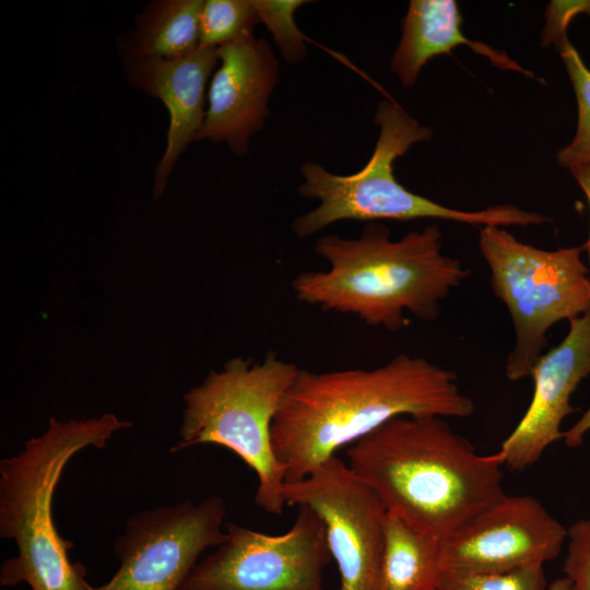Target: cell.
<instances>
[{
	"instance_id": "obj_1",
	"label": "cell",
	"mask_w": 590,
	"mask_h": 590,
	"mask_svg": "<svg viewBox=\"0 0 590 590\" xmlns=\"http://www.w3.org/2000/svg\"><path fill=\"white\" fill-rule=\"evenodd\" d=\"M474 409L456 373L423 357L400 354L369 370L299 369L274 415L272 447L285 483L295 482L397 416L462 418Z\"/></svg>"
},
{
	"instance_id": "obj_2",
	"label": "cell",
	"mask_w": 590,
	"mask_h": 590,
	"mask_svg": "<svg viewBox=\"0 0 590 590\" xmlns=\"http://www.w3.org/2000/svg\"><path fill=\"white\" fill-rule=\"evenodd\" d=\"M346 455L386 510L440 542L507 496L502 452L477 453L444 417L397 416Z\"/></svg>"
},
{
	"instance_id": "obj_3",
	"label": "cell",
	"mask_w": 590,
	"mask_h": 590,
	"mask_svg": "<svg viewBox=\"0 0 590 590\" xmlns=\"http://www.w3.org/2000/svg\"><path fill=\"white\" fill-rule=\"evenodd\" d=\"M437 225L412 231L392 240L387 226L367 223L358 238L321 236L315 251L328 271L297 275L293 290L298 300L358 316L365 323L389 331L409 324L404 312L435 321L440 302L468 278L457 258L441 253Z\"/></svg>"
},
{
	"instance_id": "obj_4",
	"label": "cell",
	"mask_w": 590,
	"mask_h": 590,
	"mask_svg": "<svg viewBox=\"0 0 590 590\" xmlns=\"http://www.w3.org/2000/svg\"><path fill=\"white\" fill-rule=\"evenodd\" d=\"M130 426L107 413L86 421L49 420L48 428L24 449L0 461V535L17 545L1 567L0 583H27L32 590H93L86 569L71 562L73 543L52 518V499L69 460L87 447L104 448L111 435Z\"/></svg>"
},
{
	"instance_id": "obj_5",
	"label": "cell",
	"mask_w": 590,
	"mask_h": 590,
	"mask_svg": "<svg viewBox=\"0 0 590 590\" xmlns=\"http://www.w3.org/2000/svg\"><path fill=\"white\" fill-rule=\"evenodd\" d=\"M375 123L379 126V137L370 158L361 170L342 176L315 162L302 165L304 181L298 186V192L303 198L319 200V205L294 220L292 229L297 237H309L344 220L371 223L378 220L439 219L497 227L541 225L548 221L538 212L524 211L512 204L462 211L410 191L396 179L393 162L414 143L429 139L430 128L420 125L393 101L380 102Z\"/></svg>"
},
{
	"instance_id": "obj_6",
	"label": "cell",
	"mask_w": 590,
	"mask_h": 590,
	"mask_svg": "<svg viewBox=\"0 0 590 590\" xmlns=\"http://www.w3.org/2000/svg\"><path fill=\"white\" fill-rule=\"evenodd\" d=\"M298 370L294 363L274 353H268L260 363L232 358L186 393L180 438L170 450L203 444L232 450L257 475V506L281 515L286 505V469L274 455L271 427Z\"/></svg>"
},
{
	"instance_id": "obj_7",
	"label": "cell",
	"mask_w": 590,
	"mask_h": 590,
	"mask_svg": "<svg viewBox=\"0 0 590 590\" xmlns=\"http://www.w3.org/2000/svg\"><path fill=\"white\" fill-rule=\"evenodd\" d=\"M479 245L491 270L495 296L511 316L515 344L505 375L518 381L530 376L547 345L548 329L590 308V271L581 259L583 246L544 250L497 226H484Z\"/></svg>"
},
{
	"instance_id": "obj_8",
	"label": "cell",
	"mask_w": 590,
	"mask_h": 590,
	"mask_svg": "<svg viewBox=\"0 0 590 590\" xmlns=\"http://www.w3.org/2000/svg\"><path fill=\"white\" fill-rule=\"evenodd\" d=\"M288 531L270 535L232 522L225 540L199 560L179 590H324L332 556L326 527L306 505Z\"/></svg>"
},
{
	"instance_id": "obj_9",
	"label": "cell",
	"mask_w": 590,
	"mask_h": 590,
	"mask_svg": "<svg viewBox=\"0 0 590 590\" xmlns=\"http://www.w3.org/2000/svg\"><path fill=\"white\" fill-rule=\"evenodd\" d=\"M225 515L220 496L132 515L114 546L119 568L93 590H179L200 555L225 540Z\"/></svg>"
},
{
	"instance_id": "obj_10",
	"label": "cell",
	"mask_w": 590,
	"mask_h": 590,
	"mask_svg": "<svg viewBox=\"0 0 590 590\" xmlns=\"http://www.w3.org/2000/svg\"><path fill=\"white\" fill-rule=\"evenodd\" d=\"M286 505H306L326 527L340 573L339 590H378L386 508L347 463L333 456L306 477L286 482Z\"/></svg>"
},
{
	"instance_id": "obj_11",
	"label": "cell",
	"mask_w": 590,
	"mask_h": 590,
	"mask_svg": "<svg viewBox=\"0 0 590 590\" xmlns=\"http://www.w3.org/2000/svg\"><path fill=\"white\" fill-rule=\"evenodd\" d=\"M567 529L532 496H506L440 542L442 570L506 573L555 559Z\"/></svg>"
},
{
	"instance_id": "obj_12",
	"label": "cell",
	"mask_w": 590,
	"mask_h": 590,
	"mask_svg": "<svg viewBox=\"0 0 590 590\" xmlns=\"http://www.w3.org/2000/svg\"><path fill=\"white\" fill-rule=\"evenodd\" d=\"M217 51L219 66L209 83L205 118L196 141H224L233 154L241 156L264 125L279 81V61L268 42L252 33Z\"/></svg>"
},
{
	"instance_id": "obj_13",
	"label": "cell",
	"mask_w": 590,
	"mask_h": 590,
	"mask_svg": "<svg viewBox=\"0 0 590 590\" xmlns=\"http://www.w3.org/2000/svg\"><path fill=\"white\" fill-rule=\"evenodd\" d=\"M569 323L564 340L534 364L531 402L502 444L499 451L510 471L534 464L548 446L564 438L562 422L575 411L570 397L590 375V308Z\"/></svg>"
},
{
	"instance_id": "obj_14",
	"label": "cell",
	"mask_w": 590,
	"mask_h": 590,
	"mask_svg": "<svg viewBox=\"0 0 590 590\" xmlns=\"http://www.w3.org/2000/svg\"><path fill=\"white\" fill-rule=\"evenodd\" d=\"M217 66V48L205 47L177 59L125 62L128 83L161 99L169 115L166 148L154 175L156 199L163 194L178 157L196 141L205 118L206 86Z\"/></svg>"
},
{
	"instance_id": "obj_15",
	"label": "cell",
	"mask_w": 590,
	"mask_h": 590,
	"mask_svg": "<svg viewBox=\"0 0 590 590\" xmlns=\"http://www.w3.org/2000/svg\"><path fill=\"white\" fill-rule=\"evenodd\" d=\"M462 17L455 0H412L402 20V36L390 67L404 87L412 86L422 68L434 57L449 54L459 45H468L496 67L531 74L505 52L472 42L462 31Z\"/></svg>"
},
{
	"instance_id": "obj_16",
	"label": "cell",
	"mask_w": 590,
	"mask_h": 590,
	"mask_svg": "<svg viewBox=\"0 0 590 590\" xmlns=\"http://www.w3.org/2000/svg\"><path fill=\"white\" fill-rule=\"evenodd\" d=\"M203 0H157L138 15L135 32L120 39L125 62L177 59L200 47Z\"/></svg>"
},
{
	"instance_id": "obj_17",
	"label": "cell",
	"mask_w": 590,
	"mask_h": 590,
	"mask_svg": "<svg viewBox=\"0 0 590 590\" xmlns=\"http://www.w3.org/2000/svg\"><path fill=\"white\" fill-rule=\"evenodd\" d=\"M441 575L440 541L386 510L378 590H433Z\"/></svg>"
},
{
	"instance_id": "obj_18",
	"label": "cell",
	"mask_w": 590,
	"mask_h": 590,
	"mask_svg": "<svg viewBox=\"0 0 590 590\" xmlns=\"http://www.w3.org/2000/svg\"><path fill=\"white\" fill-rule=\"evenodd\" d=\"M260 19L252 0H205L200 13V47L219 48L252 33Z\"/></svg>"
},
{
	"instance_id": "obj_19",
	"label": "cell",
	"mask_w": 590,
	"mask_h": 590,
	"mask_svg": "<svg viewBox=\"0 0 590 590\" xmlns=\"http://www.w3.org/2000/svg\"><path fill=\"white\" fill-rule=\"evenodd\" d=\"M578 104V125L573 141L557 152L559 165L568 169L590 165V70L568 43L559 51Z\"/></svg>"
},
{
	"instance_id": "obj_20",
	"label": "cell",
	"mask_w": 590,
	"mask_h": 590,
	"mask_svg": "<svg viewBox=\"0 0 590 590\" xmlns=\"http://www.w3.org/2000/svg\"><path fill=\"white\" fill-rule=\"evenodd\" d=\"M258 12L260 23L271 32L276 46L284 60L288 63L300 62L306 55L307 40L297 27L295 11L310 3L305 0H252Z\"/></svg>"
},
{
	"instance_id": "obj_21",
	"label": "cell",
	"mask_w": 590,
	"mask_h": 590,
	"mask_svg": "<svg viewBox=\"0 0 590 590\" xmlns=\"http://www.w3.org/2000/svg\"><path fill=\"white\" fill-rule=\"evenodd\" d=\"M439 590H547L543 565L506 573H459L442 570Z\"/></svg>"
},
{
	"instance_id": "obj_22",
	"label": "cell",
	"mask_w": 590,
	"mask_h": 590,
	"mask_svg": "<svg viewBox=\"0 0 590 590\" xmlns=\"http://www.w3.org/2000/svg\"><path fill=\"white\" fill-rule=\"evenodd\" d=\"M568 548L563 571L569 590H590V519H580L567 529Z\"/></svg>"
},
{
	"instance_id": "obj_23",
	"label": "cell",
	"mask_w": 590,
	"mask_h": 590,
	"mask_svg": "<svg viewBox=\"0 0 590 590\" xmlns=\"http://www.w3.org/2000/svg\"><path fill=\"white\" fill-rule=\"evenodd\" d=\"M590 430V405L579 421L567 432H564L565 444L576 448L582 445L583 436Z\"/></svg>"
},
{
	"instance_id": "obj_24",
	"label": "cell",
	"mask_w": 590,
	"mask_h": 590,
	"mask_svg": "<svg viewBox=\"0 0 590 590\" xmlns=\"http://www.w3.org/2000/svg\"><path fill=\"white\" fill-rule=\"evenodd\" d=\"M571 174L574 175L575 179L586 193L589 203H590V165H580L576 166L569 169ZM583 249L588 252V261H589V271H590V234L588 241L582 245Z\"/></svg>"
},
{
	"instance_id": "obj_25",
	"label": "cell",
	"mask_w": 590,
	"mask_h": 590,
	"mask_svg": "<svg viewBox=\"0 0 590 590\" xmlns=\"http://www.w3.org/2000/svg\"><path fill=\"white\" fill-rule=\"evenodd\" d=\"M547 590H569V580L566 577L555 579Z\"/></svg>"
},
{
	"instance_id": "obj_26",
	"label": "cell",
	"mask_w": 590,
	"mask_h": 590,
	"mask_svg": "<svg viewBox=\"0 0 590 590\" xmlns=\"http://www.w3.org/2000/svg\"><path fill=\"white\" fill-rule=\"evenodd\" d=\"M433 590H439V589H438V587H437V588H435V589H433Z\"/></svg>"
}]
</instances>
